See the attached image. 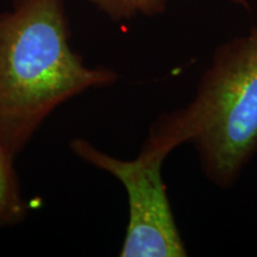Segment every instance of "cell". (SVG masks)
Here are the masks:
<instances>
[{
    "instance_id": "obj_1",
    "label": "cell",
    "mask_w": 257,
    "mask_h": 257,
    "mask_svg": "<svg viewBox=\"0 0 257 257\" xmlns=\"http://www.w3.org/2000/svg\"><path fill=\"white\" fill-rule=\"evenodd\" d=\"M69 38L64 0H14L0 12V143L14 157L60 105L119 78L86 66Z\"/></svg>"
},
{
    "instance_id": "obj_2",
    "label": "cell",
    "mask_w": 257,
    "mask_h": 257,
    "mask_svg": "<svg viewBox=\"0 0 257 257\" xmlns=\"http://www.w3.org/2000/svg\"><path fill=\"white\" fill-rule=\"evenodd\" d=\"M148 135L172 150L192 144L219 189L238 182L257 154V24L214 49L192 100L161 114Z\"/></svg>"
},
{
    "instance_id": "obj_3",
    "label": "cell",
    "mask_w": 257,
    "mask_h": 257,
    "mask_svg": "<svg viewBox=\"0 0 257 257\" xmlns=\"http://www.w3.org/2000/svg\"><path fill=\"white\" fill-rule=\"evenodd\" d=\"M70 148L80 159L119 180L126 191L128 221L119 256H187L162 178L163 163L173 152L169 147L148 135L131 161L107 155L83 138L73 140Z\"/></svg>"
},
{
    "instance_id": "obj_4",
    "label": "cell",
    "mask_w": 257,
    "mask_h": 257,
    "mask_svg": "<svg viewBox=\"0 0 257 257\" xmlns=\"http://www.w3.org/2000/svg\"><path fill=\"white\" fill-rule=\"evenodd\" d=\"M14 160L0 143V227L17 225L27 216V202L22 198Z\"/></svg>"
},
{
    "instance_id": "obj_5",
    "label": "cell",
    "mask_w": 257,
    "mask_h": 257,
    "mask_svg": "<svg viewBox=\"0 0 257 257\" xmlns=\"http://www.w3.org/2000/svg\"><path fill=\"white\" fill-rule=\"evenodd\" d=\"M112 21L120 22L136 16L161 15L166 11L169 0H88Z\"/></svg>"
},
{
    "instance_id": "obj_6",
    "label": "cell",
    "mask_w": 257,
    "mask_h": 257,
    "mask_svg": "<svg viewBox=\"0 0 257 257\" xmlns=\"http://www.w3.org/2000/svg\"><path fill=\"white\" fill-rule=\"evenodd\" d=\"M227 2L232 3V4L239 6V8H242L244 10H250V4L248 0H227Z\"/></svg>"
}]
</instances>
